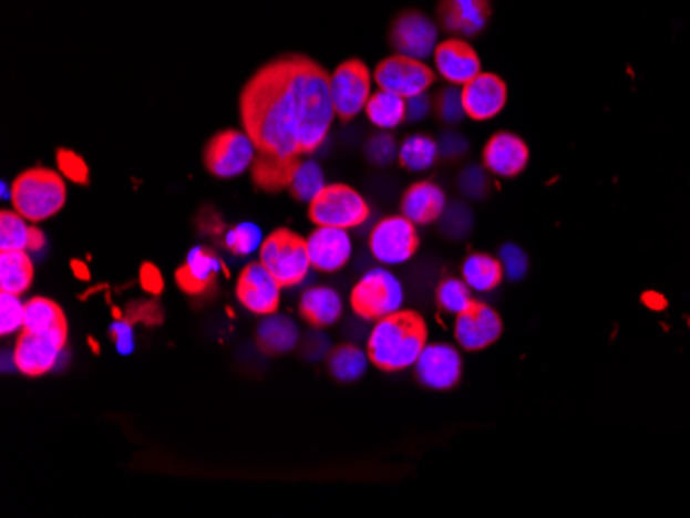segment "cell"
<instances>
[{
    "label": "cell",
    "instance_id": "obj_27",
    "mask_svg": "<svg viewBox=\"0 0 690 518\" xmlns=\"http://www.w3.org/2000/svg\"><path fill=\"white\" fill-rule=\"evenodd\" d=\"M300 331L290 317L269 314L257 329V343L267 355H284L298 345Z\"/></svg>",
    "mask_w": 690,
    "mask_h": 518
},
{
    "label": "cell",
    "instance_id": "obj_20",
    "mask_svg": "<svg viewBox=\"0 0 690 518\" xmlns=\"http://www.w3.org/2000/svg\"><path fill=\"white\" fill-rule=\"evenodd\" d=\"M484 168L501 178H515L529 164V147L515 133H496L488 138L484 152Z\"/></svg>",
    "mask_w": 690,
    "mask_h": 518
},
{
    "label": "cell",
    "instance_id": "obj_1",
    "mask_svg": "<svg viewBox=\"0 0 690 518\" xmlns=\"http://www.w3.org/2000/svg\"><path fill=\"white\" fill-rule=\"evenodd\" d=\"M240 116L257 152L302 159L300 112L293 90L292 54L261 66L240 95Z\"/></svg>",
    "mask_w": 690,
    "mask_h": 518
},
{
    "label": "cell",
    "instance_id": "obj_32",
    "mask_svg": "<svg viewBox=\"0 0 690 518\" xmlns=\"http://www.w3.org/2000/svg\"><path fill=\"white\" fill-rule=\"evenodd\" d=\"M439 157V143L429 135H414L403 141L399 147V164L410 172H424L432 168Z\"/></svg>",
    "mask_w": 690,
    "mask_h": 518
},
{
    "label": "cell",
    "instance_id": "obj_42",
    "mask_svg": "<svg viewBox=\"0 0 690 518\" xmlns=\"http://www.w3.org/2000/svg\"><path fill=\"white\" fill-rule=\"evenodd\" d=\"M110 336L114 339V345H116V351H119L121 355H131V353L135 351V333H133V324H131V322H112Z\"/></svg>",
    "mask_w": 690,
    "mask_h": 518
},
{
    "label": "cell",
    "instance_id": "obj_11",
    "mask_svg": "<svg viewBox=\"0 0 690 518\" xmlns=\"http://www.w3.org/2000/svg\"><path fill=\"white\" fill-rule=\"evenodd\" d=\"M66 331L69 327L52 329L47 333H31L23 329L13 350L16 370L31 379L48 374L52 367L56 366L62 350L66 345Z\"/></svg>",
    "mask_w": 690,
    "mask_h": 518
},
{
    "label": "cell",
    "instance_id": "obj_21",
    "mask_svg": "<svg viewBox=\"0 0 690 518\" xmlns=\"http://www.w3.org/2000/svg\"><path fill=\"white\" fill-rule=\"evenodd\" d=\"M491 17V0H441L439 2V21L449 33L474 38L486 30Z\"/></svg>",
    "mask_w": 690,
    "mask_h": 518
},
{
    "label": "cell",
    "instance_id": "obj_35",
    "mask_svg": "<svg viewBox=\"0 0 690 518\" xmlns=\"http://www.w3.org/2000/svg\"><path fill=\"white\" fill-rule=\"evenodd\" d=\"M472 302V288L463 279H445L436 290V304L449 314H461Z\"/></svg>",
    "mask_w": 690,
    "mask_h": 518
},
{
    "label": "cell",
    "instance_id": "obj_33",
    "mask_svg": "<svg viewBox=\"0 0 690 518\" xmlns=\"http://www.w3.org/2000/svg\"><path fill=\"white\" fill-rule=\"evenodd\" d=\"M66 319L61 305L48 298H31L25 304V322L23 329L31 333H47L52 329H64Z\"/></svg>",
    "mask_w": 690,
    "mask_h": 518
},
{
    "label": "cell",
    "instance_id": "obj_7",
    "mask_svg": "<svg viewBox=\"0 0 690 518\" xmlns=\"http://www.w3.org/2000/svg\"><path fill=\"white\" fill-rule=\"evenodd\" d=\"M352 310L364 321H381L401 310L403 288L398 277L387 269H372L364 274L350 296Z\"/></svg>",
    "mask_w": 690,
    "mask_h": 518
},
{
    "label": "cell",
    "instance_id": "obj_14",
    "mask_svg": "<svg viewBox=\"0 0 690 518\" xmlns=\"http://www.w3.org/2000/svg\"><path fill=\"white\" fill-rule=\"evenodd\" d=\"M236 298L245 305L248 312L269 317L276 314L281 302V286L276 277L269 273V269L259 262H250L240 271L236 283Z\"/></svg>",
    "mask_w": 690,
    "mask_h": 518
},
{
    "label": "cell",
    "instance_id": "obj_9",
    "mask_svg": "<svg viewBox=\"0 0 690 518\" xmlns=\"http://www.w3.org/2000/svg\"><path fill=\"white\" fill-rule=\"evenodd\" d=\"M372 79L369 66L358 59L341 62L333 75L329 76V92L333 100V107L338 118L350 123L356 118L370 100Z\"/></svg>",
    "mask_w": 690,
    "mask_h": 518
},
{
    "label": "cell",
    "instance_id": "obj_23",
    "mask_svg": "<svg viewBox=\"0 0 690 518\" xmlns=\"http://www.w3.org/2000/svg\"><path fill=\"white\" fill-rule=\"evenodd\" d=\"M446 209V197L434 183H415L401 197V215L415 226H429L441 219Z\"/></svg>",
    "mask_w": 690,
    "mask_h": 518
},
{
    "label": "cell",
    "instance_id": "obj_26",
    "mask_svg": "<svg viewBox=\"0 0 690 518\" xmlns=\"http://www.w3.org/2000/svg\"><path fill=\"white\" fill-rule=\"evenodd\" d=\"M47 246L44 234L30 226L25 217L17 211L0 214V248L2 250H30L40 252Z\"/></svg>",
    "mask_w": 690,
    "mask_h": 518
},
{
    "label": "cell",
    "instance_id": "obj_37",
    "mask_svg": "<svg viewBox=\"0 0 690 518\" xmlns=\"http://www.w3.org/2000/svg\"><path fill=\"white\" fill-rule=\"evenodd\" d=\"M0 312H2V321H0V333L2 335H13V333L23 329L25 304H21L19 296L2 291L0 293Z\"/></svg>",
    "mask_w": 690,
    "mask_h": 518
},
{
    "label": "cell",
    "instance_id": "obj_2",
    "mask_svg": "<svg viewBox=\"0 0 690 518\" xmlns=\"http://www.w3.org/2000/svg\"><path fill=\"white\" fill-rule=\"evenodd\" d=\"M292 75L300 112L302 155H312L321 149L338 116L329 92V75L319 62L302 54H292Z\"/></svg>",
    "mask_w": 690,
    "mask_h": 518
},
{
    "label": "cell",
    "instance_id": "obj_3",
    "mask_svg": "<svg viewBox=\"0 0 690 518\" xmlns=\"http://www.w3.org/2000/svg\"><path fill=\"white\" fill-rule=\"evenodd\" d=\"M429 327L414 310H398L377 321L369 336L372 366L383 372H401L414 366L422 350L426 348Z\"/></svg>",
    "mask_w": 690,
    "mask_h": 518
},
{
    "label": "cell",
    "instance_id": "obj_5",
    "mask_svg": "<svg viewBox=\"0 0 690 518\" xmlns=\"http://www.w3.org/2000/svg\"><path fill=\"white\" fill-rule=\"evenodd\" d=\"M261 262L284 288L300 286L310 273L308 240L292 229L279 228L262 240Z\"/></svg>",
    "mask_w": 690,
    "mask_h": 518
},
{
    "label": "cell",
    "instance_id": "obj_4",
    "mask_svg": "<svg viewBox=\"0 0 690 518\" xmlns=\"http://www.w3.org/2000/svg\"><path fill=\"white\" fill-rule=\"evenodd\" d=\"M11 188L13 209L30 224L54 217L66 203V184L62 183L61 174L54 169H25L17 176Z\"/></svg>",
    "mask_w": 690,
    "mask_h": 518
},
{
    "label": "cell",
    "instance_id": "obj_48",
    "mask_svg": "<svg viewBox=\"0 0 690 518\" xmlns=\"http://www.w3.org/2000/svg\"><path fill=\"white\" fill-rule=\"evenodd\" d=\"M0 195H2V198H4V200H7V198L11 200V197H13V188L9 190V184L2 183V186H0Z\"/></svg>",
    "mask_w": 690,
    "mask_h": 518
},
{
    "label": "cell",
    "instance_id": "obj_18",
    "mask_svg": "<svg viewBox=\"0 0 690 518\" xmlns=\"http://www.w3.org/2000/svg\"><path fill=\"white\" fill-rule=\"evenodd\" d=\"M307 240L310 265L321 273H336L352 257V240L348 236V229L317 226Z\"/></svg>",
    "mask_w": 690,
    "mask_h": 518
},
{
    "label": "cell",
    "instance_id": "obj_45",
    "mask_svg": "<svg viewBox=\"0 0 690 518\" xmlns=\"http://www.w3.org/2000/svg\"><path fill=\"white\" fill-rule=\"evenodd\" d=\"M430 112V100L426 93H420L408 100V121H422Z\"/></svg>",
    "mask_w": 690,
    "mask_h": 518
},
{
    "label": "cell",
    "instance_id": "obj_43",
    "mask_svg": "<svg viewBox=\"0 0 690 518\" xmlns=\"http://www.w3.org/2000/svg\"><path fill=\"white\" fill-rule=\"evenodd\" d=\"M138 277H141V288L143 290L150 291L154 296L164 291V277H162V273L157 271V267H154V265H150V262L143 265Z\"/></svg>",
    "mask_w": 690,
    "mask_h": 518
},
{
    "label": "cell",
    "instance_id": "obj_12",
    "mask_svg": "<svg viewBox=\"0 0 690 518\" xmlns=\"http://www.w3.org/2000/svg\"><path fill=\"white\" fill-rule=\"evenodd\" d=\"M374 83L379 90L395 93L405 100L426 93L434 85V71L424 61H415L403 54H393L374 69Z\"/></svg>",
    "mask_w": 690,
    "mask_h": 518
},
{
    "label": "cell",
    "instance_id": "obj_10",
    "mask_svg": "<svg viewBox=\"0 0 690 518\" xmlns=\"http://www.w3.org/2000/svg\"><path fill=\"white\" fill-rule=\"evenodd\" d=\"M370 252L383 265H403L414 259L420 248L415 224L403 215L383 217L370 231Z\"/></svg>",
    "mask_w": 690,
    "mask_h": 518
},
{
    "label": "cell",
    "instance_id": "obj_34",
    "mask_svg": "<svg viewBox=\"0 0 690 518\" xmlns=\"http://www.w3.org/2000/svg\"><path fill=\"white\" fill-rule=\"evenodd\" d=\"M325 176H322V169L319 168L317 162L312 159H302L298 164V168L293 172L292 184H290V193L293 198L298 200H305L310 203L312 198L317 197L325 188Z\"/></svg>",
    "mask_w": 690,
    "mask_h": 518
},
{
    "label": "cell",
    "instance_id": "obj_6",
    "mask_svg": "<svg viewBox=\"0 0 690 518\" xmlns=\"http://www.w3.org/2000/svg\"><path fill=\"white\" fill-rule=\"evenodd\" d=\"M308 217L321 228L353 229L369 221L370 207L364 197L348 184H327L310 200Z\"/></svg>",
    "mask_w": 690,
    "mask_h": 518
},
{
    "label": "cell",
    "instance_id": "obj_46",
    "mask_svg": "<svg viewBox=\"0 0 690 518\" xmlns=\"http://www.w3.org/2000/svg\"><path fill=\"white\" fill-rule=\"evenodd\" d=\"M465 152V141L457 135H446L445 141L439 145V153H443L445 157H455Z\"/></svg>",
    "mask_w": 690,
    "mask_h": 518
},
{
    "label": "cell",
    "instance_id": "obj_19",
    "mask_svg": "<svg viewBox=\"0 0 690 518\" xmlns=\"http://www.w3.org/2000/svg\"><path fill=\"white\" fill-rule=\"evenodd\" d=\"M434 69L451 85H465L482 73L476 50L465 40L449 38L434 50Z\"/></svg>",
    "mask_w": 690,
    "mask_h": 518
},
{
    "label": "cell",
    "instance_id": "obj_17",
    "mask_svg": "<svg viewBox=\"0 0 690 518\" xmlns=\"http://www.w3.org/2000/svg\"><path fill=\"white\" fill-rule=\"evenodd\" d=\"M461 97H463L465 114L472 121L484 123L498 116L505 110L508 90L501 76L494 73H480L476 79L463 85Z\"/></svg>",
    "mask_w": 690,
    "mask_h": 518
},
{
    "label": "cell",
    "instance_id": "obj_22",
    "mask_svg": "<svg viewBox=\"0 0 690 518\" xmlns=\"http://www.w3.org/2000/svg\"><path fill=\"white\" fill-rule=\"evenodd\" d=\"M224 269V262L214 250L197 246L188 252L185 265L176 271L178 288L188 296H203L215 286V279Z\"/></svg>",
    "mask_w": 690,
    "mask_h": 518
},
{
    "label": "cell",
    "instance_id": "obj_16",
    "mask_svg": "<svg viewBox=\"0 0 690 518\" xmlns=\"http://www.w3.org/2000/svg\"><path fill=\"white\" fill-rule=\"evenodd\" d=\"M503 335V321L496 310L484 302H472L455 322V339L461 350L482 351L491 348Z\"/></svg>",
    "mask_w": 690,
    "mask_h": 518
},
{
    "label": "cell",
    "instance_id": "obj_41",
    "mask_svg": "<svg viewBox=\"0 0 690 518\" xmlns=\"http://www.w3.org/2000/svg\"><path fill=\"white\" fill-rule=\"evenodd\" d=\"M501 262H503L505 274H508V279H513V281H522L523 277L527 274V269H529L527 255L523 252L519 246L515 245H505L501 248Z\"/></svg>",
    "mask_w": 690,
    "mask_h": 518
},
{
    "label": "cell",
    "instance_id": "obj_30",
    "mask_svg": "<svg viewBox=\"0 0 690 518\" xmlns=\"http://www.w3.org/2000/svg\"><path fill=\"white\" fill-rule=\"evenodd\" d=\"M370 123L381 131H393L408 121V100L395 93L379 90L370 95L364 107Z\"/></svg>",
    "mask_w": 690,
    "mask_h": 518
},
{
    "label": "cell",
    "instance_id": "obj_44",
    "mask_svg": "<svg viewBox=\"0 0 690 518\" xmlns=\"http://www.w3.org/2000/svg\"><path fill=\"white\" fill-rule=\"evenodd\" d=\"M484 176H482V172L480 169H467L463 176H461V188L465 190V195H470V197H482V193H484Z\"/></svg>",
    "mask_w": 690,
    "mask_h": 518
},
{
    "label": "cell",
    "instance_id": "obj_31",
    "mask_svg": "<svg viewBox=\"0 0 690 518\" xmlns=\"http://www.w3.org/2000/svg\"><path fill=\"white\" fill-rule=\"evenodd\" d=\"M369 353L356 345H339L329 355V372L338 382L350 384L360 381L369 367Z\"/></svg>",
    "mask_w": 690,
    "mask_h": 518
},
{
    "label": "cell",
    "instance_id": "obj_24",
    "mask_svg": "<svg viewBox=\"0 0 690 518\" xmlns=\"http://www.w3.org/2000/svg\"><path fill=\"white\" fill-rule=\"evenodd\" d=\"M298 312L310 327L327 329L341 319L343 304H341L338 291L317 286L302 293Z\"/></svg>",
    "mask_w": 690,
    "mask_h": 518
},
{
    "label": "cell",
    "instance_id": "obj_40",
    "mask_svg": "<svg viewBox=\"0 0 690 518\" xmlns=\"http://www.w3.org/2000/svg\"><path fill=\"white\" fill-rule=\"evenodd\" d=\"M436 112H439V118L449 124L461 123L463 116H467L465 107H463V97H461L457 87H446L445 92L439 93Z\"/></svg>",
    "mask_w": 690,
    "mask_h": 518
},
{
    "label": "cell",
    "instance_id": "obj_25",
    "mask_svg": "<svg viewBox=\"0 0 690 518\" xmlns=\"http://www.w3.org/2000/svg\"><path fill=\"white\" fill-rule=\"evenodd\" d=\"M302 159H284L274 153L257 152V157L250 166L253 174V183L257 188L267 190V193H276L290 188L292 184L293 172L298 168Z\"/></svg>",
    "mask_w": 690,
    "mask_h": 518
},
{
    "label": "cell",
    "instance_id": "obj_15",
    "mask_svg": "<svg viewBox=\"0 0 690 518\" xmlns=\"http://www.w3.org/2000/svg\"><path fill=\"white\" fill-rule=\"evenodd\" d=\"M415 379L432 391H449L457 386L463 374L460 351L446 343L426 345L414 364Z\"/></svg>",
    "mask_w": 690,
    "mask_h": 518
},
{
    "label": "cell",
    "instance_id": "obj_13",
    "mask_svg": "<svg viewBox=\"0 0 690 518\" xmlns=\"http://www.w3.org/2000/svg\"><path fill=\"white\" fill-rule=\"evenodd\" d=\"M389 42L398 54L426 61L439 46V30L434 21L420 11H403L391 23Z\"/></svg>",
    "mask_w": 690,
    "mask_h": 518
},
{
    "label": "cell",
    "instance_id": "obj_38",
    "mask_svg": "<svg viewBox=\"0 0 690 518\" xmlns=\"http://www.w3.org/2000/svg\"><path fill=\"white\" fill-rule=\"evenodd\" d=\"M364 152H367L370 164H374V166H389L399 155L395 137L389 135L387 131L379 133V135H372L367 147H364Z\"/></svg>",
    "mask_w": 690,
    "mask_h": 518
},
{
    "label": "cell",
    "instance_id": "obj_8",
    "mask_svg": "<svg viewBox=\"0 0 690 518\" xmlns=\"http://www.w3.org/2000/svg\"><path fill=\"white\" fill-rule=\"evenodd\" d=\"M257 147L253 138L240 131H222L207 141L203 162L215 178H236L253 166Z\"/></svg>",
    "mask_w": 690,
    "mask_h": 518
},
{
    "label": "cell",
    "instance_id": "obj_47",
    "mask_svg": "<svg viewBox=\"0 0 690 518\" xmlns=\"http://www.w3.org/2000/svg\"><path fill=\"white\" fill-rule=\"evenodd\" d=\"M73 271H75V274H81V277H83V279H90V273H87V269H85V265H83V262H73Z\"/></svg>",
    "mask_w": 690,
    "mask_h": 518
},
{
    "label": "cell",
    "instance_id": "obj_29",
    "mask_svg": "<svg viewBox=\"0 0 690 518\" xmlns=\"http://www.w3.org/2000/svg\"><path fill=\"white\" fill-rule=\"evenodd\" d=\"M461 274H463V281L472 290L486 293V291L496 290L501 286V281L505 277V269H503L501 259H494L484 252H474L463 262Z\"/></svg>",
    "mask_w": 690,
    "mask_h": 518
},
{
    "label": "cell",
    "instance_id": "obj_39",
    "mask_svg": "<svg viewBox=\"0 0 690 518\" xmlns=\"http://www.w3.org/2000/svg\"><path fill=\"white\" fill-rule=\"evenodd\" d=\"M56 164L61 168L62 174L75 184L90 183V168L85 164V159L79 153L71 149H59L56 153Z\"/></svg>",
    "mask_w": 690,
    "mask_h": 518
},
{
    "label": "cell",
    "instance_id": "obj_28",
    "mask_svg": "<svg viewBox=\"0 0 690 518\" xmlns=\"http://www.w3.org/2000/svg\"><path fill=\"white\" fill-rule=\"evenodd\" d=\"M33 281V262L28 250H2L0 255V290L21 296Z\"/></svg>",
    "mask_w": 690,
    "mask_h": 518
},
{
    "label": "cell",
    "instance_id": "obj_36",
    "mask_svg": "<svg viewBox=\"0 0 690 518\" xmlns=\"http://www.w3.org/2000/svg\"><path fill=\"white\" fill-rule=\"evenodd\" d=\"M226 248L236 257H248L255 250H259L262 245V231L255 224H240L236 228L228 229L226 238Z\"/></svg>",
    "mask_w": 690,
    "mask_h": 518
}]
</instances>
